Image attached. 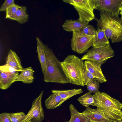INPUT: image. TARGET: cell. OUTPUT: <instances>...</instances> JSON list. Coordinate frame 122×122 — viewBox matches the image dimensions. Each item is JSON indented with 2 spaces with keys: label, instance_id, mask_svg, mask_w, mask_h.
I'll return each instance as SVG.
<instances>
[{
  "label": "cell",
  "instance_id": "obj_9",
  "mask_svg": "<svg viewBox=\"0 0 122 122\" xmlns=\"http://www.w3.org/2000/svg\"><path fill=\"white\" fill-rule=\"evenodd\" d=\"M122 0H95L96 9L109 13L119 17Z\"/></svg>",
  "mask_w": 122,
  "mask_h": 122
},
{
  "label": "cell",
  "instance_id": "obj_17",
  "mask_svg": "<svg viewBox=\"0 0 122 122\" xmlns=\"http://www.w3.org/2000/svg\"><path fill=\"white\" fill-rule=\"evenodd\" d=\"M26 7L20 6L16 13L9 19L17 21L20 24L24 23L28 21L29 15L26 12Z\"/></svg>",
  "mask_w": 122,
  "mask_h": 122
},
{
  "label": "cell",
  "instance_id": "obj_26",
  "mask_svg": "<svg viewBox=\"0 0 122 122\" xmlns=\"http://www.w3.org/2000/svg\"><path fill=\"white\" fill-rule=\"evenodd\" d=\"M83 80L85 85L95 79V78L85 67L83 73Z\"/></svg>",
  "mask_w": 122,
  "mask_h": 122
},
{
  "label": "cell",
  "instance_id": "obj_12",
  "mask_svg": "<svg viewBox=\"0 0 122 122\" xmlns=\"http://www.w3.org/2000/svg\"><path fill=\"white\" fill-rule=\"evenodd\" d=\"M88 22H81L78 19H67L62 27L63 29L66 31H81L84 28L88 25Z\"/></svg>",
  "mask_w": 122,
  "mask_h": 122
},
{
  "label": "cell",
  "instance_id": "obj_2",
  "mask_svg": "<svg viewBox=\"0 0 122 122\" xmlns=\"http://www.w3.org/2000/svg\"><path fill=\"white\" fill-rule=\"evenodd\" d=\"M94 103L92 105L97 107L112 122H119L122 119L120 102L107 93L98 92L93 95Z\"/></svg>",
  "mask_w": 122,
  "mask_h": 122
},
{
  "label": "cell",
  "instance_id": "obj_32",
  "mask_svg": "<svg viewBox=\"0 0 122 122\" xmlns=\"http://www.w3.org/2000/svg\"><path fill=\"white\" fill-rule=\"evenodd\" d=\"M121 109L122 110V103H121Z\"/></svg>",
  "mask_w": 122,
  "mask_h": 122
},
{
  "label": "cell",
  "instance_id": "obj_27",
  "mask_svg": "<svg viewBox=\"0 0 122 122\" xmlns=\"http://www.w3.org/2000/svg\"><path fill=\"white\" fill-rule=\"evenodd\" d=\"M19 5L15 4L8 8L6 11L5 18H9L14 15L16 12Z\"/></svg>",
  "mask_w": 122,
  "mask_h": 122
},
{
  "label": "cell",
  "instance_id": "obj_24",
  "mask_svg": "<svg viewBox=\"0 0 122 122\" xmlns=\"http://www.w3.org/2000/svg\"><path fill=\"white\" fill-rule=\"evenodd\" d=\"M25 115L23 112L10 113L11 122H20Z\"/></svg>",
  "mask_w": 122,
  "mask_h": 122
},
{
  "label": "cell",
  "instance_id": "obj_3",
  "mask_svg": "<svg viewBox=\"0 0 122 122\" xmlns=\"http://www.w3.org/2000/svg\"><path fill=\"white\" fill-rule=\"evenodd\" d=\"M99 19H96L97 25L104 31L108 39H111L112 43L122 41V19L102 10Z\"/></svg>",
  "mask_w": 122,
  "mask_h": 122
},
{
  "label": "cell",
  "instance_id": "obj_29",
  "mask_svg": "<svg viewBox=\"0 0 122 122\" xmlns=\"http://www.w3.org/2000/svg\"><path fill=\"white\" fill-rule=\"evenodd\" d=\"M14 0H6L5 1L0 8L2 11H6L7 9L10 6L15 4Z\"/></svg>",
  "mask_w": 122,
  "mask_h": 122
},
{
  "label": "cell",
  "instance_id": "obj_10",
  "mask_svg": "<svg viewBox=\"0 0 122 122\" xmlns=\"http://www.w3.org/2000/svg\"><path fill=\"white\" fill-rule=\"evenodd\" d=\"M84 63L85 67L94 77L95 79L101 83L107 81L102 72L101 65L89 60L86 61Z\"/></svg>",
  "mask_w": 122,
  "mask_h": 122
},
{
  "label": "cell",
  "instance_id": "obj_15",
  "mask_svg": "<svg viewBox=\"0 0 122 122\" xmlns=\"http://www.w3.org/2000/svg\"><path fill=\"white\" fill-rule=\"evenodd\" d=\"M34 72L31 67L23 68L20 73L17 76L15 81H21L24 83L26 84L32 83L34 79Z\"/></svg>",
  "mask_w": 122,
  "mask_h": 122
},
{
  "label": "cell",
  "instance_id": "obj_1",
  "mask_svg": "<svg viewBox=\"0 0 122 122\" xmlns=\"http://www.w3.org/2000/svg\"><path fill=\"white\" fill-rule=\"evenodd\" d=\"M45 56V69L43 73L46 82L65 84L69 83L61 66V62L52 50L42 42Z\"/></svg>",
  "mask_w": 122,
  "mask_h": 122
},
{
  "label": "cell",
  "instance_id": "obj_30",
  "mask_svg": "<svg viewBox=\"0 0 122 122\" xmlns=\"http://www.w3.org/2000/svg\"><path fill=\"white\" fill-rule=\"evenodd\" d=\"M0 122H11L10 113H3L0 114Z\"/></svg>",
  "mask_w": 122,
  "mask_h": 122
},
{
  "label": "cell",
  "instance_id": "obj_25",
  "mask_svg": "<svg viewBox=\"0 0 122 122\" xmlns=\"http://www.w3.org/2000/svg\"><path fill=\"white\" fill-rule=\"evenodd\" d=\"M0 71L11 74H14L21 72V71L5 64L0 66Z\"/></svg>",
  "mask_w": 122,
  "mask_h": 122
},
{
  "label": "cell",
  "instance_id": "obj_31",
  "mask_svg": "<svg viewBox=\"0 0 122 122\" xmlns=\"http://www.w3.org/2000/svg\"><path fill=\"white\" fill-rule=\"evenodd\" d=\"M119 14L121 15V18L122 19V6L120 9Z\"/></svg>",
  "mask_w": 122,
  "mask_h": 122
},
{
  "label": "cell",
  "instance_id": "obj_34",
  "mask_svg": "<svg viewBox=\"0 0 122 122\" xmlns=\"http://www.w3.org/2000/svg\"></svg>",
  "mask_w": 122,
  "mask_h": 122
},
{
  "label": "cell",
  "instance_id": "obj_11",
  "mask_svg": "<svg viewBox=\"0 0 122 122\" xmlns=\"http://www.w3.org/2000/svg\"><path fill=\"white\" fill-rule=\"evenodd\" d=\"M81 113L89 119L88 122H112L97 108L94 109L89 107Z\"/></svg>",
  "mask_w": 122,
  "mask_h": 122
},
{
  "label": "cell",
  "instance_id": "obj_28",
  "mask_svg": "<svg viewBox=\"0 0 122 122\" xmlns=\"http://www.w3.org/2000/svg\"><path fill=\"white\" fill-rule=\"evenodd\" d=\"M95 31L96 30L92 26L88 25L80 32L86 35L94 37L95 35Z\"/></svg>",
  "mask_w": 122,
  "mask_h": 122
},
{
  "label": "cell",
  "instance_id": "obj_18",
  "mask_svg": "<svg viewBox=\"0 0 122 122\" xmlns=\"http://www.w3.org/2000/svg\"><path fill=\"white\" fill-rule=\"evenodd\" d=\"M64 102L58 95L53 93L45 100V103L47 109H52L60 106Z\"/></svg>",
  "mask_w": 122,
  "mask_h": 122
},
{
  "label": "cell",
  "instance_id": "obj_5",
  "mask_svg": "<svg viewBox=\"0 0 122 122\" xmlns=\"http://www.w3.org/2000/svg\"><path fill=\"white\" fill-rule=\"evenodd\" d=\"M64 2L73 5L77 12L81 22H89L95 19L94 10L96 9L95 0H65Z\"/></svg>",
  "mask_w": 122,
  "mask_h": 122
},
{
  "label": "cell",
  "instance_id": "obj_8",
  "mask_svg": "<svg viewBox=\"0 0 122 122\" xmlns=\"http://www.w3.org/2000/svg\"><path fill=\"white\" fill-rule=\"evenodd\" d=\"M43 92V91H41L39 96L33 101L31 108L20 122H42L44 118L41 103Z\"/></svg>",
  "mask_w": 122,
  "mask_h": 122
},
{
  "label": "cell",
  "instance_id": "obj_21",
  "mask_svg": "<svg viewBox=\"0 0 122 122\" xmlns=\"http://www.w3.org/2000/svg\"><path fill=\"white\" fill-rule=\"evenodd\" d=\"M37 44L36 52L41 66L42 72L43 73L45 67V56L43 48L42 45V41L38 37L36 38Z\"/></svg>",
  "mask_w": 122,
  "mask_h": 122
},
{
  "label": "cell",
  "instance_id": "obj_4",
  "mask_svg": "<svg viewBox=\"0 0 122 122\" xmlns=\"http://www.w3.org/2000/svg\"><path fill=\"white\" fill-rule=\"evenodd\" d=\"M61 63L69 83L84 86L83 76L85 66L83 61L75 55H71Z\"/></svg>",
  "mask_w": 122,
  "mask_h": 122
},
{
  "label": "cell",
  "instance_id": "obj_20",
  "mask_svg": "<svg viewBox=\"0 0 122 122\" xmlns=\"http://www.w3.org/2000/svg\"><path fill=\"white\" fill-rule=\"evenodd\" d=\"M53 93L58 95L65 101L72 97L80 94L83 92L81 89H74L68 90H52Z\"/></svg>",
  "mask_w": 122,
  "mask_h": 122
},
{
  "label": "cell",
  "instance_id": "obj_19",
  "mask_svg": "<svg viewBox=\"0 0 122 122\" xmlns=\"http://www.w3.org/2000/svg\"><path fill=\"white\" fill-rule=\"evenodd\" d=\"M69 109L71 112L70 120L66 122H88L90 120L81 113L78 112L72 104L70 105Z\"/></svg>",
  "mask_w": 122,
  "mask_h": 122
},
{
  "label": "cell",
  "instance_id": "obj_16",
  "mask_svg": "<svg viewBox=\"0 0 122 122\" xmlns=\"http://www.w3.org/2000/svg\"><path fill=\"white\" fill-rule=\"evenodd\" d=\"M5 64L21 71L23 68L20 60L15 52L10 50L6 58Z\"/></svg>",
  "mask_w": 122,
  "mask_h": 122
},
{
  "label": "cell",
  "instance_id": "obj_22",
  "mask_svg": "<svg viewBox=\"0 0 122 122\" xmlns=\"http://www.w3.org/2000/svg\"><path fill=\"white\" fill-rule=\"evenodd\" d=\"M77 100L81 104L86 107L94 103L93 95L89 92L79 97Z\"/></svg>",
  "mask_w": 122,
  "mask_h": 122
},
{
  "label": "cell",
  "instance_id": "obj_6",
  "mask_svg": "<svg viewBox=\"0 0 122 122\" xmlns=\"http://www.w3.org/2000/svg\"><path fill=\"white\" fill-rule=\"evenodd\" d=\"M114 52L110 44L104 46L93 47L81 59L83 61L89 60L101 65L109 59L113 57Z\"/></svg>",
  "mask_w": 122,
  "mask_h": 122
},
{
  "label": "cell",
  "instance_id": "obj_33",
  "mask_svg": "<svg viewBox=\"0 0 122 122\" xmlns=\"http://www.w3.org/2000/svg\"><path fill=\"white\" fill-rule=\"evenodd\" d=\"M119 122H122V120H121V121H120Z\"/></svg>",
  "mask_w": 122,
  "mask_h": 122
},
{
  "label": "cell",
  "instance_id": "obj_23",
  "mask_svg": "<svg viewBox=\"0 0 122 122\" xmlns=\"http://www.w3.org/2000/svg\"><path fill=\"white\" fill-rule=\"evenodd\" d=\"M86 88L91 93H96L99 92V83L97 80L94 79L89 82L87 85Z\"/></svg>",
  "mask_w": 122,
  "mask_h": 122
},
{
  "label": "cell",
  "instance_id": "obj_13",
  "mask_svg": "<svg viewBox=\"0 0 122 122\" xmlns=\"http://www.w3.org/2000/svg\"><path fill=\"white\" fill-rule=\"evenodd\" d=\"M19 75L18 73L11 74L0 71V88L2 90L8 88L14 82Z\"/></svg>",
  "mask_w": 122,
  "mask_h": 122
},
{
  "label": "cell",
  "instance_id": "obj_14",
  "mask_svg": "<svg viewBox=\"0 0 122 122\" xmlns=\"http://www.w3.org/2000/svg\"><path fill=\"white\" fill-rule=\"evenodd\" d=\"M109 44V41L106 37L104 31L98 27L96 30L92 47L96 48L100 47Z\"/></svg>",
  "mask_w": 122,
  "mask_h": 122
},
{
  "label": "cell",
  "instance_id": "obj_7",
  "mask_svg": "<svg viewBox=\"0 0 122 122\" xmlns=\"http://www.w3.org/2000/svg\"><path fill=\"white\" fill-rule=\"evenodd\" d=\"M94 37L86 35L80 31L72 32L71 40L72 50L81 54L88 52L93 45Z\"/></svg>",
  "mask_w": 122,
  "mask_h": 122
}]
</instances>
